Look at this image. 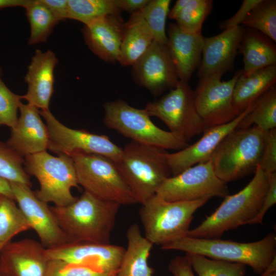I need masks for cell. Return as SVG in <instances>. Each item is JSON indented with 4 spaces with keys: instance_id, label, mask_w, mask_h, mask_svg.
Returning <instances> with one entry per match:
<instances>
[{
    "instance_id": "1",
    "label": "cell",
    "mask_w": 276,
    "mask_h": 276,
    "mask_svg": "<svg viewBox=\"0 0 276 276\" xmlns=\"http://www.w3.org/2000/svg\"><path fill=\"white\" fill-rule=\"evenodd\" d=\"M120 206L84 191L68 205L50 208L67 243L107 244Z\"/></svg>"
},
{
    "instance_id": "2",
    "label": "cell",
    "mask_w": 276,
    "mask_h": 276,
    "mask_svg": "<svg viewBox=\"0 0 276 276\" xmlns=\"http://www.w3.org/2000/svg\"><path fill=\"white\" fill-rule=\"evenodd\" d=\"M268 186V176L259 166L250 181L239 192L227 195L211 215L187 236L203 239H219L223 233L248 224L262 205Z\"/></svg>"
},
{
    "instance_id": "3",
    "label": "cell",
    "mask_w": 276,
    "mask_h": 276,
    "mask_svg": "<svg viewBox=\"0 0 276 276\" xmlns=\"http://www.w3.org/2000/svg\"><path fill=\"white\" fill-rule=\"evenodd\" d=\"M161 248L242 264L250 266L255 273L261 275L276 257V235L269 233L262 239L249 243L187 236L162 245Z\"/></svg>"
},
{
    "instance_id": "4",
    "label": "cell",
    "mask_w": 276,
    "mask_h": 276,
    "mask_svg": "<svg viewBox=\"0 0 276 276\" xmlns=\"http://www.w3.org/2000/svg\"><path fill=\"white\" fill-rule=\"evenodd\" d=\"M122 149V156L116 163L137 202L142 205L171 176L166 159L168 152L132 141Z\"/></svg>"
},
{
    "instance_id": "5",
    "label": "cell",
    "mask_w": 276,
    "mask_h": 276,
    "mask_svg": "<svg viewBox=\"0 0 276 276\" xmlns=\"http://www.w3.org/2000/svg\"><path fill=\"white\" fill-rule=\"evenodd\" d=\"M263 144V131L256 126L232 131L210 157L217 176L227 183L254 173L261 162Z\"/></svg>"
},
{
    "instance_id": "6",
    "label": "cell",
    "mask_w": 276,
    "mask_h": 276,
    "mask_svg": "<svg viewBox=\"0 0 276 276\" xmlns=\"http://www.w3.org/2000/svg\"><path fill=\"white\" fill-rule=\"evenodd\" d=\"M209 199L168 201L155 194L139 210L144 237L153 245L162 246L187 236L194 214Z\"/></svg>"
},
{
    "instance_id": "7",
    "label": "cell",
    "mask_w": 276,
    "mask_h": 276,
    "mask_svg": "<svg viewBox=\"0 0 276 276\" xmlns=\"http://www.w3.org/2000/svg\"><path fill=\"white\" fill-rule=\"evenodd\" d=\"M24 169L28 175L34 176L40 189L35 192L41 200L63 206L77 199L72 193L78 182L73 158L66 154L54 156L44 151L24 157Z\"/></svg>"
},
{
    "instance_id": "8",
    "label": "cell",
    "mask_w": 276,
    "mask_h": 276,
    "mask_svg": "<svg viewBox=\"0 0 276 276\" xmlns=\"http://www.w3.org/2000/svg\"><path fill=\"white\" fill-rule=\"evenodd\" d=\"M70 156L78 185L84 191L120 205L137 203L114 161L101 155L83 152H74Z\"/></svg>"
},
{
    "instance_id": "9",
    "label": "cell",
    "mask_w": 276,
    "mask_h": 276,
    "mask_svg": "<svg viewBox=\"0 0 276 276\" xmlns=\"http://www.w3.org/2000/svg\"><path fill=\"white\" fill-rule=\"evenodd\" d=\"M104 110L105 125L132 141L178 151L189 145L169 131L156 126L145 108L117 100L106 102Z\"/></svg>"
},
{
    "instance_id": "10",
    "label": "cell",
    "mask_w": 276,
    "mask_h": 276,
    "mask_svg": "<svg viewBox=\"0 0 276 276\" xmlns=\"http://www.w3.org/2000/svg\"><path fill=\"white\" fill-rule=\"evenodd\" d=\"M149 116L162 121L169 131L188 142L208 128L195 106L194 90L188 82L179 80L175 88L145 107Z\"/></svg>"
},
{
    "instance_id": "11",
    "label": "cell",
    "mask_w": 276,
    "mask_h": 276,
    "mask_svg": "<svg viewBox=\"0 0 276 276\" xmlns=\"http://www.w3.org/2000/svg\"><path fill=\"white\" fill-rule=\"evenodd\" d=\"M45 121L49 135L48 149L57 154L71 155L74 152L101 155L118 162L123 149L105 135L84 129L67 127L60 123L49 109L39 110Z\"/></svg>"
},
{
    "instance_id": "12",
    "label": "cell",
    "mask_w": 276,
    "mask_h": 276,
    "mask_svg": "<svg viewBox=\"0 0 276 276\" xmlns=\"http://www.w3.org/2000/svg\"><path fill=\"white\" fill-rule=\"evenodd\" d=\"M228 193L226 183L217 176L209 160L167 178L156 194L168 201H192Z\"/></svg>"
},
{
    "instance_id": "13",
    "label": "cell",
    "mask_w": 276,
    "mask_h": 276,
    "mask_svg": "<svg viewBox=\"0 0 276 276\" xmlns=\"http://www.w3.org/2000/svg\"><path fill=\"white\" fill-rule=\"evenodd\" d=\"M242 70L227 81L216 74L199 79L194 90L197 112L207 127L227 123L239 115L235 110L233 95L236 82Z\"/></svg>"
},
{
    "instance_id": "14",
    "label": "cell",
    "mask_w": 276,
    "mask_h": 276,
    "mask_svg": "<svg viewBox=\"0 0 276 276\" xmlns=\"http://www.w3.org/2000/svg\"><path fill=\"white\" fill-rule=\"evenodd\" d=\"M14 199L17 203L31 229L37 234L40 243L51 249L67 243L50 206L40 200L31 188L19 183L10 182Z\"/></svg>"
},
{
    "instance_id": "15",
    "label": "cell",
    "mask_w": 276,
    "mask_h": 276,
    "mask_svg": "<svg viewBox=\"0 0 276 276\" xmlns=\"http://www.w3.org/2000/svg\"><path fill=\"white\" fill-rule=\"evenodd\" d=\"M132 66L134 80L155 96L175 88L179 81L167 44L153 41Z\"/></svg>"
},
{
    "instance_id": "16",
    "label": "cell",
    "mask_w": 276,
    "mask_h": 276,
    "mask_svg": "<svg viewBox=\"0 0 276 276\" xmlns=\"http://www.w3.org/2000/svg\"><path fill=\"white\" fill-rule=\"evenodd\" d=\"M257 101L232 121L206 128L203 132L202 137L195 143L189 145L176 152H168L166 159L171 176L176 175L197 164L209 161L221 142L229 133L237 128L242 119L255 107Z\"/></svg>"
},
{
    "instance_id": "17",
    "label": "cell",
    "mask_w": 276,
    "mask_h": 276,
    "mask_svg": "<svg viewBox=\"0 0 276 276\" xmlns=\"http://www.w3.org/2000/svg\"><path fill=\"white\" fill-rule=\"evenodd\" d=\"M125 249L119 245L96 243H67L47 249L50 259L94 267L111 276H116Z\"/></svg>"
},
{
    "instance_id": "18",
    "label": "cell",
    "mask_w": 276,
    "mask_h": 276,
    "mask_svg": "<svg viewBox=\"0 0 276 276\" xmlns=\"http://www.w3.org/2000/svg\"><path fill=\"white\" fill-rule=\"evenodd\" d=\"M244 29L239 25L217 35L204 37L197 73L199 79L216 74L222 76L233 70Z\"/></svg>"
},
{
    "instance_id": "19",
    "label": "cell",
    "mask_w": 276,
    "mask_h": 276,
    "mask_svg": "<svg viewBox=\"0 0 276 276\" xmlns=\"http://www.w3.org/2000/svg\"><path fill=\"white\" fill-rule=\"evenodd\" d=\"M50 259L39 242L10 241L0 251V269L12 276H45Z\"/></svg>"
},
{
    "instance_id": "20",
    "label": "cell",
    "mask_w": 276,
    "mask_h": 276,
    "mask_svg": "<svg viewBox=\"0 0 276 276\" xmlns=\"http://www.w3.org/2000/svg\"><path fill=\"white\" fill-rule=\"evenodd\" d=\"M20 116L6 143L22 157L41 152L48 148L49 132L39 110L29 104L20 103Z\"/></svg>"
},
{
    "instance_id": "21",
    "label": "cell",
    "mask_w": 276,
    "mask_h": 276,
    "mask_svg": "<svg viewBox=\"0 0 276 276\" xmlns=\"http://www.w3.org/2000/svg\"><path fill=\"white\" fill-rule=\"evenodd\" d=\"M167 47L179 80L188 82L201 60L204 37L170 23Z\"/></svg>"
},
{
    "instance_id": "22",
    "label": "cell",
    "mask_w": 276,
    "mask_h": 276,
    "mask_svg": "<svg viewBox=\"0 0 276 276\" xmlns=\"http://www.w3.org/2000/svg\"><path fill=\"white\" fill-rule=\"evenodd\" d=\"M58 62L55 54L51 50H36L28 66L25 77L28 88L21 98L38 110L49 109L54 92L55 67Z\"/></svg>"
},
{
    "instance_id": "23",
    "label": "cell",
    "mask_w": 276,
    "mask_h": 276,
    "mask_svg": "<svg viewBox=\"0 0 276 276\" xmlns=\"http://www.w3.org/2000/svg\"><path fill=\"white\" fill-rule=\"evenodd\" d=\"M124 24L120 14L108 15L84 25L82 32L85 43L104 61L119 62Z\"/></svg>"
},
{
    "instance_id": "24",
    "label": "cell",
    "mask_w": 276,
    "mask_h": 276,
    "mask_svg": "<svg viewBox=\"0 0 276 276\" xmlns=\"http://www.w3.org/2000/svg\"><path fill=\"white\" fill-rule=\"evenodd\" d=\"M243 56V74L276 65V47L274 42L262 33L250 28L244 29L238 50Z\"/></svg>"
},
{
    "instance_id": "25",
    "label": "cell",
    "mask_w": 276,
    "mask_h": 276,
    "mask_svg": "<svg viewBox=\"0 0 276 276\" xmlns=\"http://www.w3.org/2000/svg\"><path fill=\"white\" fill-rule=\"evenodd\" d=\"M126 238L127 247L116 276H152L154 270L148 260L153 245L142 235L135 223L128 228Z\"/></svg>"
},
{
    "instance_id": "26",
    "label": "cell",
    "mask_w": 276,
    "mask_h": 276,
    "mask_svg": "<svg viewBox=\"0 0 276 276\" xmlns=\"http://www.w3.org/2000/svg\"><path fill=\"white\" fill-rule=\"evenodd\" d=\"M276 82V65L266 67L248 75L241 74L234 86L233 102L240 114L257 101Z\"/></svg>"
},
{
    "instance_id": "27",
    "label": "cell",
    "mask_w": 276,
    "mask_h": 276,
    "mask_svg": "<svg viewBox=\"0 0 276 276\" xmlns=\"http://www.w3.org/2000/svg\"><path fill=\"white\" fill-rule=\"evenodd\" d=\"M153 41L151 31L140 11L132 13L124 24L119 62L123 66L132 65Z\"/></svg>"
},
{
    "instance_id": "28",
    "label": "cell",
    "mask_w": 276,
    "mask_h": 276,
    "mask_svg": "<svg viewBox=\"0 0 276 276\" xmlns=\"http://www.w3.org/2000/svg\"><path fill=\"white\" fill-rule=\"evenodd\" d=\"M15 201L0 195V251L14 236L31 229Z\"/></svg>"
},
{
    "instance_id": "29",
    "label": "cell",
    "mask_w": 276,
    "mask_h": 276,
    "mask_svg": "<svg viewBox=\"0 0 276 276\" xmlns=\"http://www.w3.org/2000/svg\"><path fill=\"white\" fill-rule=\"evenodd\" d=\"M263 131L276 127V86H272L257 101L253 109L240 122L237 128L246 129L251 125Z\"/></svg>"
},
{
    "instance_id": "30",
    "label": "cell",
    "mask_w": 276,
    "mask_h": 276,
    "mask_svg": "<svg viewBox=\"0 0 276 276\" xmlns=\"http://www.w3.org/2000/svg\"><path fill=\"white\" fill-rule=\"evenodd\" d=\"M120 14L114 0H68V19L84 25L108 15Z\"/></svg>"
},
{
    "instance_id": "31",
    "label": "cell",
    "mask_w": 276,
    "mask_h": 276,
    "mask_svg": "<svg viewBox=\"0 0 276 276\" xmlns=\"http://www.w3.org/2000/svg\"><path fill=\"white\" fill-rule=\"evenodd\" d=\"M25 8L30 26L28 44L33 45L45 42L58 21L39 0H32Z\"/></svg>"
},
{
    "instance_id": "32",
    "label": "cell",
    "mask_w": 276,
    "mask_h": 276,
    "mask_svg": "<svg viewBox=\"0 0 276 276\" xmlns=\"http://www.w3.org/2000/svg\"><path fill=\"white\" fill-rule=\"evenodd\" d=\"M276 41V1L261 0L241 23Z\"/></svg>"
},
{
    "instance_id": "33",
    "label": "cell",
    "mask_w": 276,
    "mask_h": 276,
    "mask_svg": "<svg viewBox=\"0 0 276 276\" xmlns=\"http://www.w3.org/2000/svg\"><path fill=\"white\" fill-rule=\"evenodd\" d=\"M187 254L198 276H245L246 265L212 259L193 254Z\"/></svg>"
},
{
    "instance_id": "34",
    "label": "cell",
    "mask_w": 276,
    "mask_h": 276,
    "mask_svg": "<svg viewBox=\"0 0 276 276\" xmlns=\"http://www.w3.org/2000/svg\"><path fill=\"white\" fill-rule=\"evenodd\" d=\"M170 0H150L140 12L153 35V40L167 44L166 21L169 12Z\"/></svg>"
},
{
    "instance_id": "35",
    "label": "cell",
    "mask_w": 276,
    "mask_h": 276,
    "mask_svg": "<svg viewBox=\"0 0 276 276\" xmlns=\"http://www.w3.org/2000/svg\"><path fill=\"white\" fill-rule=\"evenodd\" d=\"M24 157L0 141V176L10 182H16L32 187V182L26 173Z\"/></svg>"
},
{
    "instance_id": "36",
    "label": "cell",
    "mask_w": 276,
    "mask_h": 276,
    "mask_svg": "<svg viewBox=\"0 0 276 276\" xmlns=\"http://www.w3.org/2000/svg\"><path fill=\"white\" fill-rule=\"evenodd\" d=\"M212 0H188L175 19L176 24L187 31L201 33L203 22L211 12Z\"/></svg>"
},
{
    "instance_id": "37",
    "label": "cell",
    "mask_w": 276,
    "mask_h": 276,
    "mask_svg": "<svg viewBox=\"0 0 276 276\" xmlns=\"http://www.w3.org/2000/svg\"><path fill=\"white\" fill-rule=\"evenodd\" d=\"M2 74L0 68V126H7L11 129L17 123V110L22 98L21 96L8 88L2 80Z\"/></svg>"
},
{
    "instance_id": "38",
    "label": "cell",
    "mask_w": 276,
    "mask_h": 276,
    "mask_svg": "<svg viewBox=\"0 0 276 276\" xmlns=\"http://www.w3.org/2000/svg\"><path fill=\"white\" fill-rule=\"evenodd\" d=\"M45 276H111L94 267L50 259Z\"/></svg>"
},
{
    "instance_id": "39",
    "label": "cell",
    "mask_w": 276,
    "mask_h": 276,
    "mask_svg": "<svg viewBox=\"0 0 276 276\" xmlns=\"http://www.w3.org/2000/svg\"><path fill=\"white\" fill-rule=\"evenodd\" d=\"M263 149L259 166L269 174L276 172V128L263 131Z\"/></svg>"
},
{
    "instance_id": "40",
    "label": "cell",
    "mask_w": 276,
    "mask_h": 276,
    "mask_svg": "<svg viewBox=\"0 0 276 276\" xmlns=\"http://www.w3.org/2000/svg\"><path fill=\"white\" fill-rule=\"evenodd\" d=\"M267 175L268 186L262 205L257 215L248 224H262L266 213L276 203V172Z\"/></svg>"
},
{
    "instance_id": "41",
    "label": "cell",
    "mask_w": 276,
    "mask_h": 276,
    "mask_svg": "<svg viewBox=\"0 0 276 276\" xmlns=\"http://www.w3.org/2000/svg\"><path fill=\"white\" fill-rule=\"evenodd\" d=\"M261 1V0H244L240 8L232 17L220 23V28L224 30L240 25L249 12Z\"/></svg>"
},
{
    "instance_id": "42",
    "label": "cell",
    "mask_w": 276,
    "mask_h": 276,
    "mask_svg": "<svg viewBox=\"0 0 276 276\" xmlns=\"http://www.w3.org/2000/svg\"><path fill=\"white\" fill-rule=\"evenodd\" d=\"M168 270L173 276H195L188 256H176L168 265Z\"/></svg>"
},
{
    "instance_id": "43",
    "label": "cell",
    "mask_w": 276,
    "mask_h": 276,
    "mask_svg": "<svg viewBox=\"0 0 276 276\" xmlns=\"http://www.w3.org/2000/svg\"><path fill=\"white\" fill-rule=\"evenodd\" d=\"M59 21L68 19V0H39Z\"/></svg>"
},
{
    "instance_id": "44",
    "label": "cell",
    "mask_w": 276,
    "mask_h": 276,
    "mask_svg": "<svg viewBox=\"0 0 276 276\" xmlns=\"http://www.w3.org/2000/svg\"><path fill=\"white\" fill-rule=\"evenodd\" d=\"M150 0H114L118 8L129 13H134L143 9Z\"/></svg>"
},
{
    "instance_id": "45",
    "label": "cell",
    "mask_w": 276,
    "mask_h": 276,
    "mask_svg": "<svg viewBox=\"0 0 276 276\" xmlns=\"http://www.w3.org/2000/svg\"><path fill=\"white\" fill-rule=\"evenodd\" d=\"M32 0H0V10L10 7H26Z\"/></svg>"
},
{
    "instance_id": "46",
    "label": "cell",
    "mask_w": 276,
    "mask_h": 276,
    "mask_svg": "<svg viewBox=\"0 0 276 276\" xmlns=\"http://www.w3.org/2000/svg\"><path fill=\"white\" fill-rule=\"evenodd\" d=\"M0 195H5L14 199L13 194L10 181L1 176Z\"/></svg>"
},
{
    "instance_id": "47",
    "label": "cell",
    "mask_w": 276,
    "mask_h": 276,
    "mask_svg": "<svg viewBox=\"0 0 276 276\" xmlns=\"http://www.w3.org/2000/svg\"><path fill=\"white\" fill-rule=\"evenodd\" d=\"M188 0H178L175 3L172 9L169 11L168 17L171 19L175 20L178 14L185 6Z\"/></svg>"
},
{
    "instance_id": "48",
    "label": "cell",
    "mask_w": 276,
    "mask_h": 276,
    "mask_svg": "<svg viewBox=\"0 0 276 276\" xmlns=\"http://www.w3.org/2000/svg\"><path fill=\"white\" fill-rule=\"evenodd\" d=\"M276 272V257L271 261L270 264L266 267L261 275H266Z\"/></svg>"
},
{
    "instance_id": "49",
    "label": "cell",
    "mask_w": 276,
    "mask_h": 276,
    "mask_svg": "<svg viewBox=\"0 0 276 276\" xmlns=\"http://www.w3.org/2000/svg\"><path fill=\"white\" fill-rule=\"evenodd\" d=\"M0 276H12L7 272L0 269Z\"/></svg>"
},
{
    "instance_id": "50",
    "label": "cell",
    "mask_w": 276,
    "mask_h": 276,
    "mask_svg": "<svg viewBox=\"0 0 276 276\" xmlns=\"http://www.w3.org/2000/svg\"><path fill=\"white\" fill-rule=\"evenodd\" d=\"M261 276H276V272L271 273V274H267V275H261Z\"/></svg>"
}]
</instances>
